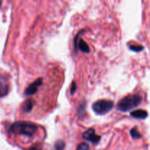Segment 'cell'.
<instances>
[{"mask_svg":"<svg viewBox=\"0 0 150 150\" xmlns=\"http://www.w3.org/2000/svg\"><path fill=\"white\" fill-rule=\"evenodd\" d=\"M75 46H76V48H78L80 51H83L84 53L90 52V48H89V45L86 42L83 41L82 38L78 39L77 38H76V39H75Z\"/></svg>","mask_w":150,"mask_h":150,"instance_id":"cell-7","label":"cell"},{"mask_svg":"<svg viewBox=\"0 0 150 150\" xmlns=\"http://www.w3.org/2000/svg\"><path fill=\"white\" fill-rule=\"evenodd\" d=\"M65 147V143L62 140H58L54 144L55 150H64Z\"/></svg>","mask_w":150,"mask_h":150,"instance_id":"cell-12","label":"cell"},{"mask_svg":"<svg viewBox=\"0 0 150 150\" xmlns=\"http://www.w3.org/2000/svg\"><path fill=\"white\" fill-rule=\"evenodd\" d=\"M1 1H0V6H1Z\"/></svg>","mask_w":150,"mask_h":150,"instance_id":"cell-17","label":"cell"},{"mask_svg":"<svg viewBox=\"0 0 150 150\" xmlns=\"http://www.w3.org/2000/svg\"><path fill=\"white\" fill-rule=\"evenodd\" d=\"M142 101V98L139 95H128L119 101L117 107L122 112H127L139 106Z\"/></svg>","mask_w":150,"mask_h":150,"instance_id":"cell-2","label":"cell"},{"mask_svg":"<svg viewBox=\"0 0 150 150\" xmlns=\"http://www.w3.org/2000/svg\"><path fill=\"white\" fill-rule=\"evenodd\" d=\"M114 106V103L107 100H100L92 105V109L98 115H105L111 111Z\"/></svg>","mask_w":150,"mask_h":150,"instance_id":"cell-3","label":"cell"},{"mask_svg":"<svg viewBox=\"0 0 150 150\" xmlns=\"http://www.w3.org/2000/svg\"><path fill=\"white\" fill-rule=\"evenodd\" d=\"M25 150H42V147L40 146V145L35 144V145H34V146H31V147L29 148V149H26Z\"/></svg>","mask_w":150,"mask_h":150,"instance_id":"cell-16","label":"cell"},{"mask_svg":"<svg viewBox=\"0 0 150 150\" xmlns=\"http://www.w3.org/2000/svg\"><path fill=\"white\" fill-rule=\"evenodd\" d=\"M76 88H77L76 83L75 81H73L72 82V84H71V89H70V93H71V95H73V94L76 92Z\"/></svg>","mask_w":150,"mask_h":150,"instance_id":"cell-15","label":"cell"},{"mask_svg":"<svg viewBox=\"0 0 150 150\" xmlns=\"http://www.w3.org/2000/svg\"><path fill=\"white\" fill-rule=\"evenodd\" d=\"M130 49L132 51H135V52H140V51H143L144 47L142 45H130Z\"/></svg>","mask_w":150,"mask_h":150,"instance_id":"cell-13","label":"cell"},{"mask_svg":"<svg viewBox=\"0 0 150 150\" xmlns=\"http://www.w3.org/2000/svg\"><path fill=\"white\" fill-rule=\"evenodd\" d=\"M37 130L38 127L35 124L27 122H16L10 127V133L27 138L33 137Z\"/></svg>","mask_w":150,"mask_h":150,"instance_id":"cell-1","label":"cell"},{"mask_svg":"<svg viewBox=\"0 0 150 150\" xmlns=\"http://www.w3.org/2000/svg\"><path fill=\"white\" fill-rule=\"evenodd\" d=\"M9 92V83L7 79L0 76V98L6 96Z\"/></svg>","mask_w":150,"mask_h":150,"instance_id":"cell-6","label":"cell"},{"mask_svg":"<svg viewBox=\"0 0 150 150\" xmlns=\"http://www.w3.org/2000/svg\"><path fill=\"white\" fill-rule=\"evenodd\" d=\"M83 139L92 144H98L100 141L101 137L95 134V129L89 128L83 133Z\"/></svg>","mask_w":150,"mask_h":150,"instance_id":"cell-4","label":"cell"},{"mask_svg":"<svg viewBox=\"0 0 150 150\" xmlns=\"http://www.w3.org/2000/svg\"><path fill=\"white\" fill-rule=\"evenodd\" d=\"M42 83V79H38L36 81L28 86V87L25 89L24 94L26 95H32L36 93L38 91V87Z\"/></svg>","mask_w":150,"mask_h":150,"instance_id":"cell-5","label":"cell"},{"mask_svg":"<svg viewBox=\"0 0 150 150\" xmlns=\"http://www.w3.org/2000/svg\"><path fill=\"white\" fill-rule=\"evenodd\" d=\"M130 116H131L133 118L135 119H146L148 117V113L147 111H145V110L139 109V110H136L134 111H132L130 113Z\"/></svg>","mask_w":150,"mask_h":150,"instance_id":"cell-8","label":"cell"},{"mask_svg":"<svg viewBox=\"0 0 150 150\" xmlns=\"http://www.w3.org/2000/svg\"><path fill=\"white\" fill-rule=\"evenodd\" d=\"M34 105H35V101L32 99H27L22 105V110L23 112H30L33 108Z\"/></svg>","mask_w":150,"mask_h":150,"instance_id":"cell-9","label":"cell"},{"mask_svg":"<svg viewBox=\"0 0 150 150\" xmlns=\"http://www.w3.org/2000/svg\"><path fill=\"white\" fill-rule=\"evenodd\" d=\"M76 150H89V146L85 142H82L78 146Z\"/></svg>","mask_w":150,"mask_h":150,"instance_id":"cell-14","label":"cell"},{"mask_svg":"<svg viewBox=\"0 0 150 150\" xmlns=\"http://www.w3.org/2000/svg\"><path fill=\"white\" fill-rule=\"evenodd\" d=\"M78 114H79V118L81 119L83 118L85 116V114H86V103H83L80 105L78 110Z\"/></svg>","mask_w":150,"mask_h":150,"instance_id":"cell-10","label":"cell"},{"mask_svg":"<svg viewBox=\"0 0 150 150\" xmlns=\"http://www.w3.org/2000/svg\"><path fill=\"white\" fill-rule=\"evenodd\" d=\"M130 135H131V137L133 138V139H139L142 138V135H141V133H139V130H138L136 127L132 128L131 130H130Z\"/></svg>","mask_w":150,"mask_h":150,"instance_id":"cell-11","label":"cell"}]
</instances>
